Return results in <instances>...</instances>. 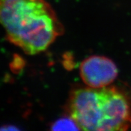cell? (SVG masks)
<instances>
[{
    "label": "cell",
    "instance_id": "1",
    "mask_svg": "<svg viewBox=\"0 0 131 131\" xmlns=\"http://www.w3.org/2000/svg\"><path fill=\"white\" fill-rule=\"evenodd\" d=\"M0 19L7 40L29 55L45 51L64 33L46 0H0Z\"/></svg>",
    "mask_w": 131,
    "mask_h": 131
},
{
    "label": "cell",
    "instance_id": "2",
    "mask_svg": "<svg viewBox=\"0 0 131 131\" xmlns=\"http://www.w3.org/2000/svg\"><path fill=\"white\" fill-rule=\"evenodd\" d=\"M68 112L83 130H126L131 127L129 99L112 86L74 89L70 94Z\"/></svg>",
    "mask_w": 131,
    "mask_h": 131
},
{
    "label": "cell",
    "instance_id": "3",
    "mask_svg": "<svg viewBox=\"0 0 131 131\" xmlns=\"http://www.w3.org/2000/svg\"><path fill=\"white\" fill-rule=\"evenodd\" d=\"M80 74L86 85L93 88L108 86L118 75V69L111 59L101 56H92L82 62Z\"/></svg>",
    "mask_w": 131,
    "mask_h": 131
},
{
    "label": "cell",
    "instance_id": "4",
    "mask_svg": "<svg viewBox=\"0 0 131 131\" xmlns=\"http://www.w3.org/2000/svg\"><path fill=\"white\" fill-rule=\"evenodd\" d=\"M52 130H78L80 128L72 118L64 117L55 121L51 126Z\"/></svg>",
    "mask_w": 131,
    "mask_h": 131
}]
</instances>
